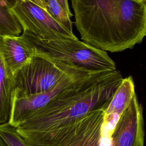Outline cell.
Returning <instances> with one entry per match:
<instances>
[{
    "instance_id": "cell-15",
    "label": "cell",
    "mask_w": 146,
    "mask_h": 146,
    "mask_svg": "<svg viewBox=\"0 0 146 146\" xmlns=\"http://www.w3.org/2000/svg\"><path fill=\"white\" fill-rule=\"evenodd\" d=\"M56 1L60 5V6L62 7V8L65 10V11L67 13V14L69 15V17L70 18L72 17L73 16V15L70 10L68 0H56Z\"/></svg>"
},
{
    "instance_id": "cell-6",
    "label": "cell",
    "mask_w": 146,
    "mask_h": 146,
    "mask_svg": "<svg viewBox=\"0 0 146 146\" xmlns=\"http://www.w3.org/2000/svg\"><path fill=\"white\" fill-rule=\"evenodd\" d=\"M23 33L42 40L77 39L71 33L56 22L46 11L29 0H17L10 9Z\"/></svg>"
},
{
    "instance_id": "cell-1",
    "label": "cell",
    "mask_w": 146,
    "mask_h": 146,
    "mask_svg": "<svg viewBox=\"0 0 146 146\" xmlns=\"http://www.w3.org/2000/svg\"><path fill=\"white\" fill-rule=\"evenodd\" d=\"M75 25L83 42L104 51L121 52L146 34V2L71 0Z\"/></svg>"
},
{
    "instance_id": "cell-13",
    "label": "cell",
    "mask_w": 146,
    "mask_h": 146,
    "mask_svg": "<svg viewBox=\"0 0 146 146\" xmlns=\"http://www.w3.org/2000/svg\"><path fill=\"white\" fill-rule=\"evenodd\" d=\"M45 10L59 24L68 31L72 32V23L70 17L56 0H44Z\"/></svg>"
},
{
    "instance_id": "cell-12",
    "label": "cell",
    "mask_w": 146,
    "mask_h": 146,
    "mask_svg": "<svg viewBox=\"0 0 146 146\" xmlns=\"http://www.w3.org/2000/svg\"><path fill=\"white\" fill-rule=\"evenodd\" d=\"M22 28L7 7L3 0H0V35L7 36H19Z\"/></svg>"
},
{
    "instance_id": "cell-10",
    "label": "cell",
    "mask_w": 146,
    "mask_h": 146,
    "mask_svg": "<svg viewBox=\"0 0 146 146\" xmlns=\"http://www.w3.org/2000/svg\"><path fill=\"white\" fill-rule=\"evenodd\" d=\"M135 95L136 94L132 77L129 76L123 78L105 110V113H116L121 115Z\"/></svg>"
},
{
    "instance_id": "cell-5",
    "label": "cell",
    "mask_w": 146,
    "mask_h": 146,
    "mask_svg": "<svg viewBox=\"0 0 146 146\" xmlns=\"http://www.w3.org/2000/svg\"><path fill=\"white\" fill-rule=\"evenodd\" d=\"M88 70L34 53L14 76L13 99L47 91L64 76Z\"/></svg>"
},
{
    "instance_id": "cell-11",
    "label": "cell",
    "mask_w": 146,
    "mask_h": 146,
    "mask_svg": "<svg viewBox=\"0 0 146 146\" xmlns=\"http://www.w3.org/2000/svg\"><path fill=\"white\" fill-rule=\"evenodd\" d=\"M13 94V80L8 76L0 57V124L9 123Z\"/></svg>"
},
{
    "instance_id": "cell-4",
    "label": "cell",
    "mask_w": 146,
    "mask_h": 146,
    "mask_svg": "<svg viewBox=\"0 0 146 146\" xmlns=\"http://www.w3.org/2000/svg\"><path fill=\"white\" fill-rule=\"evenodd\" d=\"M34 53L91 71H113L115 62L106 51L77 39L42 40L29 33L21 35Z\"/></svg>"
},
{
    "instance_id": "cell-8",
    "label": "cell",
    "mask_w": 146,
    "mask_h": 146,
    "mask_svg": "<svg viewBox=\"0 0 146 146\" xmlns=\"http://www.w3.org/2000/svg\"><path fill=\"white\" fill-rule=\"evenodd\" d=\"M144 134L143 107L135 95L116 123L111 146H144Z\"/></svg>"
},
{
    "instance_id": "cell-18",
    "label": "cell",
    "mask_w": 146,
    "mask_h": 146,
    "mask_svg": "<svg viewBox=\"0 0 146 146\" xmlns=\"http://www.w3.org/2000/svg\"><path fill=\"white\" fill-rule=\"evenodd\" d=\"M137 1H144V2H146V0H137Z\"/></svg>"
},
{
    "instance_id": "cell-2",
    "label": "cell",
    "mask_w": 146,
    "mask_h": 146,
    "mask_svg": "<svg viewBox=\"0 0 146 146\" xmlns=\"http://www.w3.org/2000/svg\"><path fill=\"white\" fill-rule=\"evenodd\" d=\"M122 79L119 70L96 71L30 113L16 128L47 130L72 122L93 110L106 109Z\"/></svg>"
},
{
    "instance_id": "cell-16",
    "label": "cell",
    "mask_w": 146,
    "mask_h": 146,
    "mask_svg": "<svg viewBox=\"0 0 146 146\" xmlns=\"http://www.w3.org/2000/svg\"><path fill=\"white\" fill-rule=\"evenodd\" d=\"M38 6L40 7L43 9L45 10V5H44V0H29Z\"/></svg>"
},
{
    "instance_id": "cell-7",
    "label": "cell",
    "mask_w": 146,
    "mask_h": 146,
    "mask_svg": "<svg viewBox=\"0 0 146 146\" xmlns=\"http://www.w3.org/2000/svg\"><path fill=\"white\" fill-rule=\"evenodd\" d=\"M95 71L88 70L68 75L47 91L13 98L9 123L16 128L30 113L46 105L78 80Z\"/></svg>"
},
{
    "instance_id": "cell-9",
    "label": "cell",
    "mask_w": 146,
    "mask_h": 146,
    "mask_svg": "<svg viewBox=\"0 0 146 146\" xmlns=\"http://www.w3.org/2000/svg\"><path fill=\"white\" fill-rule=\"evenodd\" d=\"M34 55V51L22 36L0 35V57L8 76L13 80L15 73Z\"/></svg>"
},
{
    "instance_id": "cell-3",
    "label": "cell",
    "mask_w": 146,
    "mask_h": 146,
    "mask_svg": "<svg viewBox=\"0 0 146 146\" xmlns=\"http://www.w3.org/2000/svg\"><path fill=\"white\" fill-rule=\"evenodd\" d=\"M106 110H93L72 122L47 130L16 129L26 146H101Z\"/></svg>"
},
{
    "instance_id": "cell-14",
    "label": "cell",
    "mask_w": 146,
    "mask_h": 146,
    "mask_svg": "<svg viewBox=\"0 0 146 146\" xmlns=\"http://www.w3.org/2000/svg\"><path fill=\"white\" fill-rule=\"evenodd\" d=\"M0 146H26L16 128L9 123L0 124Z\"/></svg>"
},
{
    "instance_id": "cell-17",
    "label": "cell",
    "mask_w": 146,
    "mask_h": 146,
    "mask_svg": "<svg viewBox=\"0 0 146 146\" xmlns=\"http://www.w3.org/2000/svg\"><path fill=\"white\" fill-rule=\"evenodd\" d=\"M4 2L6 3L7 7L10 9L16 3L17 0H3Z\"/></svg>"
}]
</instances>
